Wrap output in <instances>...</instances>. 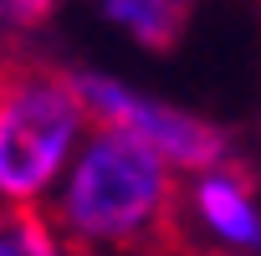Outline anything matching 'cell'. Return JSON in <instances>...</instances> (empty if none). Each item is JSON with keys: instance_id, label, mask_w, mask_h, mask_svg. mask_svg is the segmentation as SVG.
Listing matches in <instances>:
<instances>
[{"instance_id": "8992f818", "label": "cell", "mask_w": 261, "mask_h": 256, "mask_svg": "<svg viewBox=\"0 0 261 256\" xmlns=\"http://www.w3.org/2000/svg\"><path fill=\"white\" fill-rule=\"evenodd\" d=\"M0 256H62L51 225L31 205H6L0 210Z\"/></svg>"}, {"instance_id": "3957f363", "label": "cell", "mask_w": 261, "mask_h": 256, "mask_svg": "<svg viewBox=\"0 0 261 256\" xmlns=\"http://www.w3.org/2000/svg\"><path fill=\"white\" fill-rule=\"evenodd\" d=\"M77 92L87 108H97L102 128H123L134 134L139 144H149L159 159L169 164H185V169H210V164H225L230 159V139L220 134L215 123L185 113V108H169V103H154L144 92H128L108 77H92L82 72L77 77Z\"/></svg>"}, {"instance_id": "5b68a950", "label": "cell", "mask_w": 261, "mask_h": 256, "mask_svg": "<svg viewBox=\"0 0 261 256\" xmlns=\"http://www.w3.org/2000/svg\"><path fill=\"white\" fill-rule=\"evenodd\" d=\"M102 16L128 26V36L139 46H149V52H174L185 26H190V6H159V0H139V6L113 0V6H102Z\"/></svg>"}, {"instance_id": "277c9868", "label": "cell", "mask_w": 261, "mask_h": 256, "mask_svg": "<svg viewBox=\"0 0 261 256\" xmlns=\"http://www.w3.org/2000/svg\"><path fill=\"white\" fill-rule=\"evenodd\" d=\"M195 200H200V215H205L220 236H230V241H256V236H261L256 210H251V180H246V174L220 169V174H210V180L195 190Z\"/></svg>"}, {"instance_id": "7a4b0ae2", "label": "cell", "mask_w": 261, "mask_h": 256, "mask_svg": "<svg viewBox=\"0 0 261 256\" xmlns=\"http://www.w3.org/2000/svg\"><path fill=\"white\" fill-rule=\"evenodd\" d=\"M82 108L77 77L62 67L26 57L0 62V195H11V205H31V195L57 180Z\"/></svg>"}, {"instance_id": "6da1fadb", "label": "cell", "mask_w": 261, "mask_h": 256, "mask_svg": "<svg viewBox=\"0 0 261 256\" xmlns=\"http://www.w3.org/2000/svg\"><path fill=\"white\" fill-rule=\"evenodd\" d=\"M72 256H179L185 215L169 164L123 128H97L62 195Z\"/></svg>"}]
</instances>
